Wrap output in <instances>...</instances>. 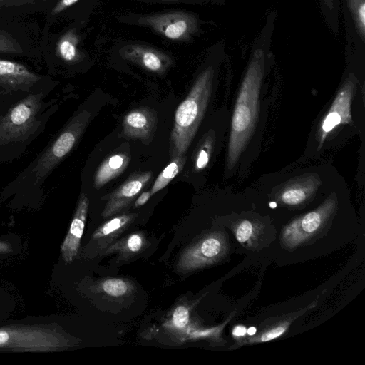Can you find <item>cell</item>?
I'll return each instance as SVG.
<instances>
[{
	"instance_id": "44dd1931",
	"label": "cell",
	"mask_w": 365,
	"mask_h": 365,
	"mask_svg": "<svg viewBox=\"0 0 365 365\" xmlns=\"http://www.w3.org/2000/svg\"><path fill=\"white\" fill-rule=\"evenodd\" d=\"M324 24L335 35L339 32V0H317Z\"/></svg>"
},
{
	"instance_id": "3957f363",
	"label": "cell",
	"mask_w": 365,
	"mask_h": 365,
	"mask_svg": "<svg viewBox=\"0 0 365 365\" xmlns=\"http://www.w3.org/2000/svg\"><path fill=\"white\" fill-rule=\"evenodd\" d=\"M118 22L152 30L162 38L176 42H191L200 36L202 21L193 12L170 9L153 13L130 12L116 17Z\"/></svg>"
},
{
	"instance_id": "d590c367",
	"label": "cell",
	"mask_w": 365,
	"mask_h": 365,
	"mask_svg": "<svg viewBox=\"0 0 365 365\" xmlns=\"http://www.w3.org/2000/svg\"><path fill=\"white\" fill-rule=\"evenodd\" d=\"M276 205H276V203H275V202H270V203H269V206H270L272 208H274V207H276Z\"/></svg>"
},
{
	"instance_id": "8fae6325",
	"label": "cell",
	"mask_w": 365,
	"mask_h": 365,
	"mask_svg": "<svg viewBox=\"0 0 365 365\" xmlns=\"http://www.w3.org/2000/svg\"><path fill=\"white\" fill-rule=\"evenodd\" d=\"M223 247L220 236L209 235L184 251L177 268L180 272H187L202 267L220 257Z\"/></svg>"
},
{
	"instance_id": "e575fe53",
	"label": "cell",
	"mask_w": 365,
	"mask_h": 365,
	"mask_svg": "<svg viewBox=\"0 0 365 365\" xmlns=\"http://www.w3.org/2000/svg\"><path fill=\"white\" fill-rule=\"evenodd\" d=\"M247 331L249 335H253L256 332V329L255 327H250Z\"/></svg>"
},
{
	"instance_id": "2e32d148",
	"label": "cell",
	"mask_w": 365,
	"mask_h": 365,
	"mask_svg": "<svg viewBox=\"0 0 365 365\" xmlns=\"http://www.w3.org/2000/svg\"><path fill=\"white\" fill-rule=\"evenodd\" d=\"M41 79V76L23 63L0 58V86L14 90H27Z\"/></svg>"
},
{
	"instance_id": "f546056e",
	"label": "cell",
	"mask_w": 365,
	"mask_h": 365,
	"mask_svg": "<svg viewBox=\"0 0 365 365\" xmlns=\"http://www.w3.org/2000/svg\"><path fill=\"white\" fill-rule=\"evenodd\" d=\"M331 111L328 113L322 124V130L324 133L331 131L341 122V115L334 110Z\"/></svg>"
},
{
	"instance_id": "6da1fadb",
	"label": "cell",
	"mask_w": 365,
	"mask_h": 365,
	"mask_svg": "<svg viewBox=\"0 0 365 365\" xmlns=\"http://www.w3.org/2000/svg\"><path fill=\"white\" fill-rule=\"evenodd\" d=\"M277 12L269 11L252 45L245 73L235 105L228 150V162L234 164L243 149L256 120L258 96L266 71L274 58L271 51Z\"/></svg>"
},
{
	"instance_id": "83f0119b",
	"label": "cell",
	"mask_w": 365,
	"mask_h": 365,
	"mask_svg": "<svg viewBox=\"0 0 365 365\" xmlns=\"http://www.w3.org/2000/svg\"><path fill=\"white\" fill-rule=\"evenodd\" d=\"M306 198V193L301 188H292L284 191L282 195V201L287 205H297Z\"/></svg>"
},
{
	"instance_id": "5bb4252c",
	"label": "cell",
	"mask_w": 365,
	"mask_h": 365,
	"mask_svg": "<svg viewBox=\"0 0 365 365\" xmlns=\"http://www.w3.org/2000/svg\"><path fill=\"white\" fill-rule=\"evenodd\" d=\"M137 216L135 213L121 215L102 224L93 232L88 244L89 247L86 252L89 251L88 255L93 257L106 249Z\"/></svg>"
},
{
	"instance_id": "484cf974",
	"label": "cell",
	"mask_w": 365,
	"mask_h": 365,
	"mask_svg": "<svg viewBox=\"0 0 365 365\" xmlns=\"http://www.w3.org/2000/svg\"><path fill=\"white\" fill-rule=\"evenodd\" d=\"M147 4H191L198 6H208V5H222L225 4V0H132Z\"/></svg>"
},
{
	"instance_id": "7402d4cb",
	"label": "cell",
	"mask_w": 365,
	"mask_h": 365,
	"mask_svg": "<svg viewBox=\"0 0 365 365\" xmlns=\"http://www.w3.org/2000/svg\"><path fill=\"white\" fill-rule=\"evenodd\" d=\"M145 245V239L143 234L133 233L126 237L123 240V245L120 242L113 247H108L106 251L120 250L124 257L135 255L141 251Z\"/></svg>"
},
{
	"instance_id": "52a82bcc",
	"label": "cell",
	"mask_w": 365,
	"mask_h": 365,
	"mask_svg": "<svg viewBox=\"0 0 365 365\" xmlns=\"http://www.w3.org/2000/svg\"><path fill=\"white\" fill-rule=\"evenodd\" d=\"M83 23L81 19L73 20L56 32L49 30L42 35V55L67 65L83 61L86 58L82 45Z\"/></svg>"
},
{
	"instance_id": "d6986e66",
	"label": "cell",
	"mask_w": 365,
	"mask_h": 365,
	"mask_svg": "<svg viewBox=\"0 0 365 365\" xmlns=\"http://www.w3.org/2000/svg\"><path fill=\"white\" fill-rule=\"evenodd\" d=\"M81 0H58L46 14L42 35L45 34L53 26L61 19H70L71 11Z\"/></svg>"
},
{
	"instance_id": "836d02e7",
	"label": "cell",
	"mask_w": 365,
	"mask_h": 365,
	"mask_svg": "<svg viewBox=\"0 0 365 365\" xmlns=\"http://www.w3.org/2000/svg\"><path fill=\"white\" fill-rule=\"evenodd\" d=\"M11 252L10 245L4 242L0 241V253H6Z\"/></svg>"
},
{
	"instance_id": "603a6c76",
	"label": "cell",
	"mask_w": 365,
	"mask_h": 365,
	"mask_svg": "<svg viewBox=\"0 0 365 365\" xmlns=\"http://www.w3.org/2000/svg\"><path fill=\"white\" fill-rule=\"evenodd\" d=\"M208 134L203 138L195 153L194 161V170L195 171L204 169L209 162L212 148L213 135Z\"/></svg>"
},
{
	"instance_id": "5b68a950",
	"label": "cell",
	"mask_w": 365,
	"mask_h": 365,
	"mask_svg": "<svg viewBox=\"0 0 365 365\" xmlns=\"http://www.w3.org/2000/svg\"><path fill=\"white\" fill-rule=\"evenodd\" d=\"M41 38L42 28L36 21L0 16V56H40Z\"/></svg>"
},
{
	"instance_id": "7a4b0ae2",
	"label": "cell",
	"mask_w": 365,
	"mask_h": 365,
	"mask_svg": "<svg viewBox=\"0 0 365 365\" xmlns=\"http://www.w3.org/2000/svg\"><path fill=\"white\" fill-rule=\"evenodd\" d=\"M220 40L209 48L207 63L197 75L187 96L178 106L170 140L171 159L183 155L197 133L210 100L215 74V63L225 56Z\"/></svg>"
},
{
	"instance_id": "8992f818",
	"label": "cell",
	"mask_w": 365,
	"mask_h": 365,
	"mask_svg": "<svg viewBox=\"0 0 365 365\" xmlns=\"http://www.w3.org/2000/svg\"><path fill=\"white\" fill-rule=\"evenodd\" d=\"M91 118L83 110L75 115L63 130L38 160L34 170L35 184L40 183L53 168L70 153Z\"/></svg>"
},
{
	"instance_id": "1f68e13d",
	"label": "cell",
	"mask_w": 365,
	"mask_h": 365,
	"mask_svg": "<svg viewBox=\"0 0 365 365\" xmlns=\"http://www.w3.org/2000/svg\"><path fill=\"white\" fill-rule=\"evenodd\" d=\"M151 196L152 195L150 191L143 192L135 200L134 203V207H138L145 205Z\"/></svg>"
},
{
	"instance_id": "ffe728a7",
	"label": "cell",
	"mask_w": 365,
	"mask_h": 365,
	"mask_svg": "<svg viewBox=\"0 0 365 365\" xmlns=\"http://www.w3.org/2000/svg\"><path fill=\"white\" fill-rule=\"evenodd\" d=\"M187 157L183 155L172 159V161L163 169L156 178L150 190L151 195L158 192L165 186L182 170Z\"/></svg>"
},
{
	"instance_id": "9a60e30c",
	"label": "cell",
	"mask_w": 365,
	"mask_h": 365,
	"mask_svg": "<svg viewBox=\"0 0 365 365\" xmlns=\"http://www.w3.org/2000/svg\"><path fill=\"white\" fill-rule=\"evenodd\" d=\"M157 125L154 110L140 108L128 113L123 122V135L143 141L150 140Z\"/></svg>"
},
{
	"instance_id": "d4e9b609",
	"label": "cell",
	"mask_w": 365,
	"mask_h": 365,
	"mask_svg": "<svg viewBox=\"0 0 365 365\" xmlns=\"http://www.w3.org/2000/svg\"><path fill=\"white\" fill-rule=\"evenodd\" d=\"M322 215L319 212H311L297 222V233L310 234L315 232L321 225Z\"/></svg>"
},
{
	"instance_id": "cb8c5ba5",
	"label": "cell",
	"mask_w": 365,
	"mask_h": 365,
	"mask_svg": "<svg viewBox=\"0 0 365 365\" xmlns=\"http://www.w3.org/2000/svg\"><path fill=\"white\" fill-rule=\"evenodd\" d=\"M102 290L109 296L122 297L128 293L131 287L128 282L120 278H110L101 284Z\"/></svg>"
},
{
	"instance_id": "277c9868",
	"label": "cell",
	"mask_w": 365,
	"mask_h": 365,
	"mask_svg": "<svg viewBox=\"0 0 365 365\" xmlns=\"http://www.w3.org/2000/svg\"><path fill=\"white\" fill-rule=\"evenodd\" d=\"M71 346L53 326L11 325L0 328V349L21 351H52Z\"/></svg>"
},
{
	"instance_id": "d6a6232c",
	"label": "cell",
	"mask_w": 365,
	"mask_h": 365,
	"mask_svg": "<svg viewBox=\"0 0 365 365\" xmlns=\"http://www.w3.org/2000/svg\"><path fill=\"white\" fill-rule=\"evenodd\" d=\"M247 332V329L244 326L239 325L236 326L232 331V334L235 336H243L245 335Z\"/></svg>"
},
{
	"instance_id": "7c38bea8",
	"label": "cell",
	"mask_w": 365,
	"mask_h": 365,
	"mask_svg": "<svg viewBox=\"0 0 365 365\" xmlns=\"http://www.w3.org/2000/svg\"><path fill=\"white\" fill-rule=\"evenodd\" d=\"M152 177V172L133 173L119 187L108 197L102 212L103 217L114 215L128 207Z\"/></svg>"
},
{
	"instance_id": "f1b7e54d",
	"label": "cell",
	"mask_w": 365,
	"mask_h": 365,
	"mask_svg": "<svg viewBox=\"0 0 365 365\" xmlns=\"http://www.w3.org/2000/svg\"><path fill=\"white\" fill-rule=\"evenodd\" d=\"M253 232L252 223L248 220L242 221L236 230V237L238 242L243 243L248 240Z\"/></svg>"
},
{
	"instance_id": "4fadbf2b",
	"label": "cell",
	"mask_w": 365,
	"mask_h": 365,
	"mask_svg": "<svg viewBox=\"0 0 365 365\" xmlns=\"http://www.w3.org/2000/svg\"><path fill=\"white\" fill-rule=\"evenodd\" d=\"M88 206V197L87 195L82 193L78 199L68 232L61 246L62 259L67 264L72 262L77 256L84 230Z\"/></svg>"
},
{
	"instance_id": "ba28073f",
	"label": "cell",
	"mask_w": 365,
	"mask_h": 365,
	"mask_svg": "<svg viewBox=\"0 0 365 365\" xmlns=\"http://www.w3.org/2000/svg\"><path fill=\"white\" fill-rule=\"evenodd\" d=\"M41 94H31L13 106L0 121V144L24 140L36 121Z\"/></svg>"
},
{
	"instance_id": "ac0fdd59",
	"label": "cell",
	"mask_w": 365,
	"mask_h": 365,
	"mask_svg": "<svg viewBox=\"0 0 365 365\" xmlns=\"http://www.w3.org/2000/svg\"><path fill=\"white\" fill-rule=\"evenodd\" d=\"M130 161L125 152L115 153L108 156L99 166L94 176V187L100 188L124 171Z\"/></svg>"
},
{
	"instance_id": "30bf717a",
	"label": "cell",
	"mask_w": 365,
	"mask_h": 365,
	"mask_svg": "<svg viewBox=\"0 0 365 365\" xmlns=\"http://www.w3.org/2000/svg\"><path fill=\"white\" fill-rule=\"evenodd\" d=\"M116 48L118 56L123 60L152 73L163 74L173 63V58L168 53L147 43L125 42Z\"/></svg>"
},
{
	"instance_id": "e0dca14e",
	"label": "cell",
	"mask_w": 365,
	"mask_h": 365,
	"mask_svg": "<svg viewBox=\"0 0 365 365\" xmlns=\"http://www.w3.org/2000/svg\"><path fill=\"white\" fill-rule=\"evenodd\" d=\"M58 0H0V16L7 18L29 17L46 14Z\"/></svg>"
},
{
	"instance_id": "9c48e42d",
	"label": "cell",
	"mask_w": 365,
	"mask_h": 365,
	"mask_svg": "<svg viewBox=\"0 0 365 365\" xmlns=\"http://www.w3.org/2000/svg\"><path fill=\"white\" fill-rule=\"evenodd\" d=\"M346 35V56L349 61L365 56V0H339Z\"/></svg>"
},
{
	"instance_id": "4316f807",
	"label": "cell",
	"mask_w": 365,
	"mask_h": 365,
	"mask_svg": "<svg viewBox=\"0 0 365 365\" xmlns=\"http://www.w3.org/2000/svg\"><path fill=\"white\" fill-rule=\"evenodd\" d=\"M189 318L190 314L187 307L184 305H179L173 313L170 325L176 329H185L188 324Z\"/></svg>"
},
{
	"instance_id": "4dcf8cb0",
	"label": "cell",
	"mask_w": 365,
	"mask_h": 365,
	"mask_svg": "<svg viewBox=\"0 0 365 365\" xmlns=\"http://www.w3.org/2000/svg\"><path fill=\"white\" fill-rule=\"evenodd\" d=\"M285 329L286 328L284 326L275 327L263 334L262 336H261V341H267L275 338H277L285 331Z\"/></svg>"
}]
</instances>
